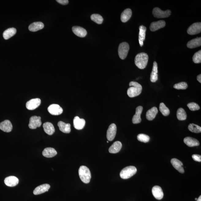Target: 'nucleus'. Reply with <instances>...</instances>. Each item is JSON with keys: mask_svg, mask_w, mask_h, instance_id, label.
Wrapping results in <instances>:
<instances>
[{"mask_svg": "<svg viewBox=\"0 0 201 201\" xmlns=\"http://www.w3.org/2000/svg\"><path fill=\"white\" fill-rule=\"evenodd\" d=\"M44 27V24L41 22H34L29 25V30L32 32H36L40 30Z\"/></svg>", "mask_w": 201, "mask_h": 201, "instance_id": "393cba45", "label": "nucleus"}, {"mask_svg": "<svg viewBox=\"0 0 201 201\" xmlns=\"http://www.w3.org/2000/svg\"><path fill=\"white\" fill-rule=\"evenodd\" d=\"M152 13L154 17L157 18H166L169 17L171 14V11L169 10L165 11H162L160 8L156 7L154 8Z\"/></svg>", "mask_w": 201, "mask_h": 201, "instance_id": "423d86ee", "label": "nucleus"}, {"mask_svg": "<svg viewBox=\"0 0 201 201\" xmlns=\"http://www.w3.org/2000/svg\"><path fill=\"white\" fill-rule=\"evenodd\" d=\"M91 18L93 21L99 24H101L103 21V17L98 14H93L91 15Z\"/></svg>", "mask_w": 201, "mask_h": 201, "instance_id": "c9c22d12", "label": "nucleus"}, {"mask_svg": "<svg viewBox=\"0 0 201 201\" xmlns=\"http://www.w3.org/2000/svg\"><path fill=\"white\" fill-rule=\"evenodd\" d=\"M107 143H108V141H107Z\"/></svg>", "mask_w": 201, "mask_h": 201, "instance_id": "49530a36", "label": "nucleus"}, {"mask_svg": "<svg viewBox=\"0 0 201 201\" xmlns=\"http://www.w3.org/2000/svg\"><path fill=\"white\" fill-rule=\"evenodd\" d=\"M122 145L121 142L116 141L114 142L109 149V152L110 153L116 154L119 152L122 149Z\"/></svg>", "mask_w": 201, "mask_h": 201, "instance_id": "5701e85b", "label": "nucleus"}, {"mask_svg": "<svg viewBox=\"0 0 201 201\" xmlns=\"http://www.w3.org/2000/svg\"><path fill=\"white\" fill-rule=\"evenodd\" d=\"M158 110L156 107H154L147 111L146 114V118L148 120L152 121L155 118L157 113Z\"/></svg>", "mask_w": 201, "mask_h": 201, "instance_id": "bb28decb", "label": "nucleus"}, {"mask_svg": "<svg viewBox=\"0 0 201 201\" xmlns=\"http://www.w3.org/2000/svg\"><path fill=\"white\" fill-rule=\"evenodd\" d=\"M74 126L77 130H82L85 127V121L84 119H81L79 117H74Z\"/></svg>", "mask_w": 201, "mask_h": 201, "instance_id": "2eb2a0df", "label": "nucleus"}, {"mask_svg": "<svg viewBox=\"0 0 201 201\" xmlns=\"http://www.w3.org/2000/svg\"><path fill=\"white\" fill-rule=\"evenodd\" d=\"M166 22L164 21L160 20L157 22H153L150 24V29L152 32H155L165 26Z\"/></svg>", "mask_w": 201, "mask_h": 201, "instance_id": "f8f14e48", "label": "nucleus"}, {"mask_svg": "<svg viewBox=\"0 0 201 201\" xmlns=\"http://www.w3.org/2000/svg\"><path fill=\"white\" fill-rule=\"evenodd\" d=\"M13 125L9 120H6L0 123V129L4 132H11L13 130Z\"/></svg>", "mask_w": 201, "mask_h": 201, "instance_id": "f3484780", "label": "nucleus"}, {"mask_svg": "<svg viewBox=\"0 0 201 201\" xmlns=\"http://www.w3.org/2000/svg\"><path fill=\"white\" fill-rule=\"evenodd\" d=\"M158 69L157 65L156 62H154L153 63V68L151 73L150 80L152 82H155L158 79Z\"/></svg>", "mask_w": 201, "mask_h": 201, "instance_id": "412c9836", "label": "nucleus"}, {"mask_svg": "<svg viewBox=\"0 0 201 201\" xmlns=\"http://www.w3.org/2000/svg\"><path fill=\"white\" fill-rule=\"evenodd\" d=\"M201 45V38L197 37L187 43V47L188 48H193L200 46Z\"/></svg>", "mask_w": 201, "mask_h": 201, "instance_id": "c85d7f7f", "label": "nucleus"}, {"mask_svg": "<svg viewBox=\"0 0 201 201\" xmlns=\"http://www.w3.org/2000/svg\"><path fill=\"white\" fill-rule=\"evenodd\" d=\"M56 1L60 4L63 5H67L69 3L68 0H57Z\"/></svg>", "mask_w": 201, "mask_h": 201, "instance_id": "79ce46f5", "label": "nucleus"}, {"mask_svg": "<svg viewBox=\"0 0 201 201\" xmlns=\"http://www.w3.org/2000/svg\"><path fill=\"white\" fill-rule=\"evenodd\" d=\"M17 32V29L14 28H8L3 33V37L6 40L9 39L14 36Z\"/></svg>", "mask_w": 201, "mask_h": 201, "instance_id": "2f4dec72", "label": "nucleus"}, {"mask_svg": "<svg viewBox=\"0 0 201 201\" xmlns=\"http://www.w3.org/2000/svg\"><path fill=\"white\" fill-rule=\"evenodd\" d=\"M58 126L60 131L65 133H69L70 132V124L66 123L62 121H60L58 123Z\"/></svg>", "mask_w": 201, "mask_h": 201, "instance_id": "cd10ccee", "label": "nucleus"}, {"mask_svg": "<svg viewBox=\"0 0 201 201\" xmlns=\"http://www.w3.org/2000/svg\"><path fill=\"white\" fill-rule=\"evenodd\" d=\"M129 50V46L126 42H123L119 45L118 53L119 58L122 60L125 59L127 57Z\"/></svg>", "mask_w": 201, "mask_h": 201, "instance_id": "39448f33", "label": "nucleus"}, {"mask_svg": "<svg viewBox=\"0 0 201 201\" xmlns=\"http://www.w3.org/2000/svg\"><path fill=\"white\" fill-rule=\"evenodd\" d=\"M41 103V100L40 99H32L27 102L26 104V107L28 110H34L40 106Z\"/></svg>", "mask_w": 201, "mask_h": 201, "instance_id": "9d476101", "label": "nucleus"}, {"mask_svg": "<svg viewBox=\"0 0 201 201\" xmlns=\"http://www.w3.org/2000/svg\"><path fill=\"white\" fill-rule=\"evenodd\" d=\"M138 141L144 143L148 142L150 140V137L148 135L144 134H140L137 136Z\"/></svg>", "mask_w": 201, "mask_h": 201, "instance_id": "e433bc0d", "label": "nucleus"}, {"mask_svg": "<svg viewBox=\"0 0 201 201\" xmlns=\"http://www.w3.org/2000/svg\"><path fill=\"white\" fill-rule=\"evenodd\" d=\"M148 55L146 53H138L135 57V65L140 69H145L148 64Z\"/></svg>", "mask_w": 201, "mask_h": 201, "instance_id": "f03ea898", "label": "nucleus"}, {"mask_svg": "<svg viewBox=\"0 0 201 201\" xmlns=\"http://www.w3.org/2000/svg\"><path fill=\"white\" fill-rule=\"evenodd\" d=\"M139 37H138V41H139V44L141 47L143 46V41L145 39L146 32V28L144 26L142 25L139 27Z\"/></svg>", "mask_w": 201, "mask_h": 201, "instance_id": "b1692460", "label": "nucleus"}, {"mask_svg": "<svg viewBox=\"0 0 201 201\" xmlns=\"http://www.w3.org/2000/svg\"><path fill=\"white\" fill-rule=\"evenodd\" d=\"M50 186L49 184H45L39 185L34 190L33 193L34 195H39L48 192L50 188Z\"/></svg>", "mask_w": 201, "mask_h": 201, "instance_id": "6ab92c4d", "label": "nucleus"}, {"mask_svg": "<svg viewBox=\"0 0 201 201\" xmlns=\"http://www.w3.org/2000/svg\"><path fill=\"white\" fill-rule=\"evenodd\" d=\"M72 29L74 33L80 37H84L87 34L86 29L81 27L74 26Z\"/></svg>", "mask_w": 201, "mask_h": 201, "instance_id": "aec40b11", "label": "nucleus"}, {"mask_svg": "<svg viewBox=\"0 0 201 201\" xmlns=\"http://www.w3.org/2000/svg\"><path fill=\"white\" fill-rule=\"evenodd\" d=\"M187 106L188 108H189L190 110L192 111H195L198 110L200 109V107L199 106L198 104L197 103H188Z\"/></svg>", "mask_w": 201, "mask_h": 201, "instance_id": "ea45409f", "label": "nucleus"}, {"mask_svg": "<svg viewBox=\"0 0 201 201\" xmlns=\"http://www.w3.org/2000/svg\"><path fill=\"white\" fill-rule=\"evenodd\" d=\"M184 142L189 147L198 146L200 145V143L198 140L190 137H187L184 139Z\"/></svg>", "mask_w": 201, "mask_h": 201, "instance_id": "4be33fe9", "label": "nucleus"}, {"mask_svg": "<svg viewBox=\"0 0 201 201\" xmlns=\"http://www.w3.org/2000/svg\"><path fill=\"white\" fill-rule=\"evenodd\" d=\"M19 180L16 176H11L5 178L4 183L7 186L13 187L16 186L19 183Z\"/></svg>", "mask_w": 201, "mask_h": 201, "instance_id": "4468645a", "label": "nucleus"}, {"mask_svg": "<svg viewBox=\"0 0 201 201\" xmlns=\"http://www.w3.org/2000/svg\"><path fill=\"white\" fill-rule=\"evenodd\" d=\"M201 32V23L200 22H195L192 24L188 28L187 31L188 33L191 35H193L200 33Z\"/></svg>", "mask_w": 201, "mask_h": 201, "instance_id": "6e6552de", "label": "nucleus"}, {"mask_svg": "<svg viewBox=\"0 0 201 201\" xmlns=\"http://www.w3.org/2000/svg\"><path fill=\"white\" fill-rule=\"evenodd\" d=\"M41 118L37 116H33L30 118L28 126L32 129H36L37 127H40L42 124L41 120Z\"/></svg>", "mask_w": 201, "mask_h": 201, "instance_id": "0eeeda50", "label": "nucleus"}, {"mask_svg": "<svg viewBox=\"0 0 201 201\" xmlns=\"http://www.w3.org/2000/svg\"><path fill=\"white\" fill-rule=\"evenodd\" d=\"M197 201H201V196L200 195L198 199H197Z\"/></svg>", "mask_w": 201, "mask_h": 201, "instance_id": "c03bdc74", "label": "nucleus"}, {"mask_svg": "<svg viewBox=\"0 0 201 201\" xmlns=\"http://www.w3.org/2000/svg\"><path fill=\"white\" fill-rule=\"evenodd\" d=\"M42 154L43 156L50 158L55 156L57 154V152L55 149L51 148H47L43 150Z\"/></svg>", "mask_w": 201, "mask_h": 201, "instance_id": "a878e982", "label": "nucleus"}, {"mask_svg": "<svg viewBox=\"0 0 201 201\" xmlns=\"http://www.w3.org/2000/svg\"><path fill=\"white\" fill-rule=\"evenodd\" d=\"M188 129L192 132L197 133L201 132V127L195 124L192 123L189 125Z\"/></svg>", "mask_w": 201, "mask_h": 201, "instance_id": "72a5a7b5", "label": "nucleus"}, {"mask_svg": "<svg viewBox=\"0 0 201 201\" xmlns=\"http://www.w3.org/2000/svg\"><path fill=\"white\" fill-rule=\"evenodd\" d=\"M197 198H195V200H197Z\"/></svg>", "mask_w": 201, "mask_h": 201, "instance_id": "a18cd8bd", "label": "nucleus"}, {"mask_svg": "<svg viewBox=\"0 0 201 201\" xmlns=\"http://www.w3.org/2000/svg\"><path fill=\"white\" fill-rule=\"evenodd\" d=\"M174 88L177 89H185L188 88V85L185 82H181L175 84Z\"/></svg>", "mask_w": 201, "mask_h": 201, "instance_id": "58836bf2", "label": "nucleus"}, {"mask_svg": "<svg viewBox=\"0 0 201 201\" xmlns=\"http://www.w3.org/2000/svg\"><path fill=\"white\" fill-rule=\"evenodd\" d=\"M130 87L128 88L127 93L131 98L135 97L139 95L141 93L142 87L141 85L136 82L131 81L129 83Z\"/></svg>", "mask_w": 201, "mask_h": 201, "instance_id": "f257e3e1", "label": "nucleus"}, {"mask_svg": "<svg viewBox=\"0 0 201 201\" xmlns=\"http://www.w3.org/2000/svg\"><path fill=\"white\" fill-rule=\"evenodd\" d=\"M79 174L80 178L83 183H89L91 178V175L90 170L85 166H81L79 169Z\"/></svg>", "mask_w": 201, "mask_h": 201, "instance_id": "7ed1b4c3", "label": "nucleus"}, {"mask_svg": "<svg viewBox=\"0 0 201 201\" xmlns=\"http://www.w3.org/2000/svg\"><path fill=\"white\" fill-rule=\"evenodd\" d=\"M176 117L178 120H185L187 117V114L184 109L180 108L178 109L176 112Z\"/></svg>", "mask_w": 201, "mask_h": 201, "instance_id": "473e14b6", "label": "nucleus"}, {"mask_svg": "<svg viewBox=\"0 0 201 201\" xmlns=\"http://www.w3.org/2000/svg\"><path fill=\"white\" fill-rule=\"evenodd\" d=\"M48 111L51 115L55 116L59 115L63 112V110L62 107L56 104H53L50 105L48 107Z\"/></svg>", "mask_w": 201, "mask_h": 201, "instance_id": "9b49d317", "label": "nucleus"}, {"mask_svg": "<svg viewBox=\"0 0 201 201\" xmlns=\"http://www.w3.org/2000/svg\"><path fill=\"white\" fill-rule=\"evenodd\" d=\"M152 193L154 197L157 200H161L164 197V193L162 188L157 185L154 186L152 188Z\"/></svg>", "mask_w": 201, "mask_h": 201, "instance_id": "ddd939ff", "label": "nucleus"}, {"mask_svg": "<svg viewBox=\"0 0 201 201\" xmlns=\"http://www.w3.org/2000/svg\"><path fill=\"white\" fill-rule=\"evenodd\" d=\"M43 127L45 133L48 135H52L55 132V127L51 123H44L43 125Z\"/></svg>", "mask_w": 201, "mask_h": 201, "instance_id": "7c9ffc66", "label": "nucleus"}, {"mask_svg": "<svg viewBox=\"0 0 201 201\" xmlns=\"http://www.w3.org/2000/svg\"><path fill=\"white\" fill-rule=\"evenodd\" d=\"M132 15V11L131 9L128 8L125 10L121 14V20L123 22H127L131 18Z\"/></svg>", "mask_w": 201, "mask_h": 201, "instance_id": "c756f323", "label": "nucleus"}, {"mask_svg": "<svg viewBox=\"0 0 201 201\" xmlns=\"http://www.w3.org/2000/svg\"><path fill=\"white\" fill-rule=\"evenodd\" d=\"M171 162L173 167L175 169L177 170L178 172L182 173V174L184 173V169L183 167V163L180 161L178 159L173 158L171 159Z\"/></svg>", "mask_w": 201, "mask_h": 201, "instance_id": "a211bd4d", "label": "nucleus"}, {"mask_svg": "<svg viewBox=\"0 0 201 201\" xmlns=\"http://www.w3.org/2000/svg\"><path fill=\"white\" fill-rule=\"evenodd\" d=\"M197 81H199V82L201 83V74H199V75L197 76Z\"/></svg>", "mask_w": 201, "mask_h": 201, "instance_id": "37998d69", "label": "nucleus"}, {"mask_svg": "<svg viewBox=\"0 0 201 201\" xmlns=\"http://www.w3.org/2000/svg\"><path fill=\"white\" fill-rule=\"evenodd\" d=\"M143 110V107L141 106H139L137 107L136 113L133 116L132 119V122L133 124H138L141 122L142 119L140 116H141Z\"/></svg>", "mask_w": 201, "mask_h": 201, "instance_id": "dca6fc26", "label": "nucleus"}, {"mask_svg": "<svg viewBox=\"0 0 201 201\" xmlns=\"http://www.w3.org/2000/svg\"><path fill=\"white\" fill-rule=\"evenodd\" d=\"M192 158L194 161H195L201 162V156L197 154H194L192 155Z\"/></svg>", "mask_w": 201, "mask_h": 201, "instance_id": "a19ab883", "label": "nucleus"}, {"mask_svg": "<svg viewBox=\"0 0 201 201\" xmlns=\"http://www.w3.org/2000/svg\"><path fill=\"white\" fill-rule=\"evenodd\" d=\"M137 169L134 166H130L124 168L120 173V177L123 179H127L136 174Z\"/></svg>", "mask_w": 201, "mask_h": 201, "instance_id": "20e7f679", "label": "nucleus"}, {"mask_svg": "<svg viewBox=\"0 0 201 201\" xmlns=\"http://www.w3.org/2000/svg\"><path fill=\"white\" fill-rule=\"evenodd\" d=\"M193 60L195 63H200L201 62V50L196 52L193 57Z\"/></svg>", "mask_w": 201, "mask_h": 201, "instance_id": "4c0bfd02", "label": "nucleus"}, {"mask_svg": "<svg viewBox=\"0 0 201 201\" xmlns=\"http://www.w3.org/2000/svg\"><path fill=\"white\" fill-rule=\"evenodd\" d=\"M117 132V126L114 123H112L109 126L107 131V138L108 141H112L115 138Z\"/></svg>", "mask_w": 201, "mask_h": 201, "instance_id": "1a4fd4ad", "label": "nucleus"}, {"mask_svg": "<svg viewBox=\"0 0 201 201\" xmlns=\"http://www.w3.org/2000/svg\"><path fill=\"white\" fill-rule=\"evenodd\" d=\"M159 108V110L163 115L165 116H167L169 115L170 114L169 109L164 103H160Z\"/></svg>", "mask_w": 201, "mask_h": 201, "instance_id": "f704fd0d", "label": "nucleus"}]
</instances>
